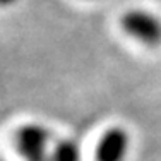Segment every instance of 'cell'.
<instances>
[{
	"label": "cell",
	"instance_id": "obj_4",
	"mask_svg": "<svg viewBox=\"0 0 161 161\" xmlns=\"http://www.w3.org/2000/svg\"><path fill=\"white\" fill-rule=\"evenodd\" d=\"M50 161H82V149L75 139L65 137L55 141L52 147Z\"/></svg>",
	"mask_w": 161,
	"mask_h": 161
},
{
	"label": "cell",
	"instance_id": "obj_3",
	"mask_svg": "<svg viewBox=\"0 0 161 161\" xmlns=\"http://www.w3.org/2000/svg\"><path fill=\"white\" fill-rule=\"evenodd\" d=\"M130 151V136L125 129L113 127L101 136L96 146V161H125Z\"/></svg>",
	"mask_w": 161,
	"mask_h": 161
},
{
	"label": "cell",
	"instance_id": "obj_1",
	"mask_svg": "<svg viewBox=\"0 0 161 161\" xmlns=\"http://www.w3.org/2000/svg\"><path fill=\"white\" fill-rule=\"evenodd\" d=\"M53 144L52 130L41 124H26L14 134V147L22 161H50Z\"/></svg>",
	"mask_w": 161,
	"mask_h": 161
},
{
	"label": "cell",
	"instance_id": "obj_5",
	"mask_svg": "<svg viewBox=\"0 0 161 161\" xmlns=\"http://www.w3.org/2000/svg\"><path fill=\"white\" fill-rule=\"evenodd\" d=\"M17 0H0V5L2 7H7V5H12V3H16Z\"/></svg>",
	"mask_w": 161,
	"mask_h": 161
},
{
	"label": "cell",
	"instance_id": "obj_2",
	"mask_svg": "<svg viewBox=\"0 0 161 161\" xmlns=\"http://www.w3.org/2000/svg\"><path fill=\"white\" fill-rule=\"evenodd\" d=\"M122 28L136 41L147 47L161 43V19L144 9H134L124 14Z\"/></svg>",
	"mask_w": 161,
	"mask_h": 161
}]
</instances>
